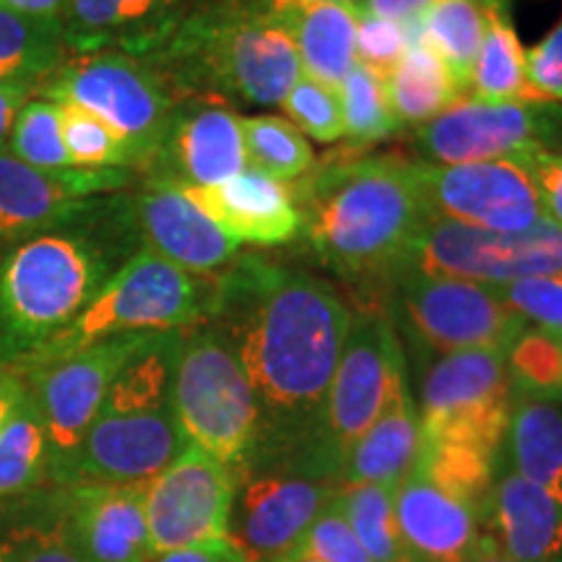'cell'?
<instances>
[{
  "mask_svg": "<svg viewBox=\"0 0 562 562\" xmlns=\"http://www.w3.org/2000/svg\"><path fill=\"white\" fill-rule=\"evenodd\" d=\"M495 0H435L419 21V37L446 63L461 91H469L472 70L487 32Z\"/></svg>",
  "mask_w": 562,
  "mask_h": 562,
  "instance_id": "cell-29",
  "label": "cell"
},
{
  "mask_svg": "<svg viewBox=\"0 0 562 562\" xmlns=\"http://www.w3.org/2000/svg\"><path fill=\"white\" fill-rule=\"evenodd\" d=\"M248 167L243 117L220 100H180L157 151L138 175L154 188H206Z\"/></svg>",
  "mask_w": 562,
  "mask_h": 562,
  "instance_id": "cell-18",
  "label": "cell"
},
{
  "mask_svg": "<svg viewBox=\"0 0 562 562\" xmlns=\"http://www.w3.org/2000/svg\"><path fill=\"white\" fill-rule=\"evenodd\" d=\"M302 554L321 562H372L368 550L360 544V539L351 531V526L341 516L339 508H336L334 501L313 521Z\"/></svg>",
  "mask_w": 562,
  "mask_h": 562,
  "instance_id": "cell-42",
  "label": "cell"
},
{
  "mask_svg": "<svg viewBox=\"0 0 562 562\" xmlns=\"http://www.w3.org/2000/svg\"><path fill=\"white\" fill-rule=\"evenodd\" d=\"M123 209L138 250L195 277H216L240 256L243 245L178 188L146 186L138 193H123Z\"/></svg>",
  "mask_w": 562,
  "mask_h": 562,
  "instance_id": "cell-21",
  "label": "cell"
},
{
  "mask_svg": "<svg viewBox=\"0 0 562 562\" xmlns=\"http://www.w3.org/2000/svg\"><path fill=\"white\" fill-rule=\"evenodd\" d=\"M396 529L414 562H472L490 542L484 510L414 463L396 490Z\"/></svg>",
  "mask_w": 562,
  "mask_h": 562,
  "instance_id": "cell-22",
  "label": "cell"
},
{
  "mask_svg": "<svg viewBox=\"0 0 562 562\" xmlns=\"http://www.w3.org/2000/svg\"><path fill=\"white\" fill-rule=\"evenodd\" d=\"M172 404L186 442L235 476L248 472L261 446V409L235 349L214 323L182 334Z\"/></svg>",
  "mask_w": 562,
  "mask_h": 562,
  "instance_id": "cell-8",
  "label": "cell"
},
{
  "mask_svg": "<svg viewBox=\"0 0 562 562\" xmlns=\"http://www.w3.org/2000/svg\"><path fill=\"white\" fill-rule=\"evenodd\" d=\"M526 81L537 102L562 104V16L526 50Z\"/></svg>",
  "mask_w": 562,
  "mask_h": 562,
  "instance_id": "cell-43",
  "label": "cell"
},
{
  "mask_svg": "<svg viewBox=\"0 0 562 562\" xmlns=\"http://www.w3.org/2000/svg\"><path fill=\"white\" fill-rule=\"evenodd\" d=\"M297 562H321V560H315V558H307V554H302V558H300Z\"/></svg>",
  "mask_w": 562,
  "mask_h": 562,
  "instance_id": "cell-52",
  "label": "cell"
},
{
  "mask_svg": "<svg viewBox=\"0 0 562 562\" xmlns=\"http://www.w3.org/2000/svg\"><path fill=\"white\" fill-rule=\"evenodd\" d=\"M385 91L398 128H419L463 97L451 70L419 34H414L409 50L385 76Z\"/></svg>",
  "mask_w": 562,
  "mask_h": 562,
  "instance_id": "cell-27",
  "label": "cell"
},
{
  "mask_svg": "<svg viewBox=\"0 0 562 562\" xmlns=\"http://www.w3.org/2000/svg\"><path fill=\"white\" fill-rule=\"evenodd\" d=\"M414 26L398 24V21H391V19L368 16V13L357 11V42H355L357 63L364 68L375 70L378 76H383L385 79V76L398 66V60L404 58L406 50H409L414 40L412 34Z\"/></svg>",
  "mask_w": 562,
  "mask_h": 562,
  "instance_id": "cell-41",
  "label": "cell"
},
{
  "mask_svg": "<svg viewBox=\"0 0 562 562\" xmlns=\"http://www.w3.org/2000/svg\"><path fill=\"white\" fill-rule=\"evenodd\" d=\"M151 562H248V560H245V554L240 550H237L235 542L222 539V542L186 547V550L157 554Z\"/></svg>",
  "mask_w": 562,
  "mask_h": 562,
  "instance_id": "cell-47",
  "label": "cell"
},
{
  "mask_svg": "<svg viewBox=\"0 0 562 562\" xmlns=\"http://www.w3.org/2000/svg\"><path fill=\"white\" fill-rule=\"evenodd\" d=\"M9 154L40 170H70L74 161L63 140L58 104L50 100L26 104L13 123Z\"/></svg>",
  "mask_w": 562,
  "mask_h": 562,
  "instance_id": "cell-38",
  "label": "cell"
},
{
  "mask_svg": "<svg viewBox=\"0 0 562 562\" xmlns=\"http://www.w3.org/2000/svg\"><path fill=\"white\" fill-rule=\"evenodd\" d=\"M0 562H83L55 521L47 484L0 503Z\"/></svg>",
  "mask_w": 562,
  "mask_h": 562,
  "instance_id": "cell-30",
  "label": "cell"
},
{
  "mask_svg": "<svg viewBox=\"0 0 562 562\" xmlns=\"http://www.w3.org/2000/svg\"><path fill=\"white\" fill-rule=\"evenodd\" d=\"M516 165L531 178L547 220L562 227V140L552 146H539L518 159Z\"/></svg>",
  "mask_w": 562,
  "mask_h": 562,
  "instance_id": "cell-44",
  "label": "cell"
},
{
  "mask_svg": "<svg viewBox=\"0 0 562 562\" xmlns=\"http://www.w3.org/2000/svg\"><path fill=\"white\" fill-rule=\"evenodd\" d=\"M472 562H518V560H513V558H508V554H505V552L497 550L495 542H492V539H490V542L484 544V550H482L480 554H476V558H474Z\"/></svg>",
  "mask_w": 562,
  "mask_h": 562,
  "instance_id": "cell-51",
  "label": "cell"
},
{
  "mask_svg": "<svg viewBox=\"0 0 562 562\" xmlns=\"http://www.w3.org/2000/svg\"><path fill=\"white\" fill-rule=\"evenodd\" d=\"M435 0H357V11L368 13V16L391 19L398 24L414 26L419 24L422 16L430 11Z\"/></svg>",
  "mask_w": 562,
  "mask_h": 562,
  "instance_id": "cell-46",
  "label": "cell"
},
{
  "mask_svg": "<svg viewBox=\"0 0 562 562\" xmlns=\"http://www.w3.org/2000/svg\"><path fill=\"white\" fill-rule=\"evenodd\" d=\"M50 448L42 422L37 398L26 389V396L0 432V503L45 487Z\"/></svg>",
  "mask_w": 562,
  "mask_h": 562,
  "instance_id": "cell-32",
  "label": "cell"
},
{
  "mask_svg": "<svg viewBox=\"0 0 562 562\" xmlns=\"http://www.w3.org/2000/svg\"><path fill=\"white\" fill-rule=\"evenodd\" d=\"M182 193L240 245L277 248L300 237V211L290 186L250 165L220 186L182 188Z\"/></svg>",
  "mask_w": 562,
  "mask_h": 562,
  "instance_id": "cell-23",
  "label": "cell"
},
{
  "mask_svg": "<svg viewBox=\"0 0 562 562\" xmlns=\"http://www.w3.org/2000/svg\"><path fill=\"white\" fill-rule=\"evenodd\" d=\"M396 490L398 484H341L334 495V505L347 518L372 562H398L404 558L396 529Z\"/></svg>",
  "mask_w": 562,
  "mask_h": 562,
  "instance_id": "cell-33",
  "label": "cell"
},
{
  "mask_svg": "<svg viewBox=\"0 0 562 562\" xmlns=\"http://www.w3.org/2000/svg\"><path fill=\"white\" fill-rule=\"evenodd\" d=\"M414 175L432 220L490 232H524L547 220L537 188L516 161H414Z\"/></svg>",
  "mask_w": 562,
  "mask_h": 562,
  "instance_id": "cell-17",
  "label": "cell"
},
{
  "mask_svg": "<svg viewBox=\"0 0 562 562\" xmlns=\"http://www.w3.org/2000/svg\"><path fill=\"white\" fill-rule=\"evenodd\" d=\"M243 138L248 165L273 180L290 182L305 178L315 167V151L302 133L277 115L243 117Z\"/></svg>",
  "mask_w": 562,
  "mask_h": 562,
  "instance_id": "cell-34",
  "label": "cell"
},
{
  "mask_svg": "<svg viewBox=\"0 0 562 562\" xmlns=\"http://www.w3.org/2000/svg\"><path fill=\"white\" fill-rule=\"evenodd\" d=\"M180 339L157 334L123 364L79 451L55 484L149 482L182 448L172 391Z\"/></svg>",
  "mask_w": 562,
  "mask_h": 562,
  "instance_id": "cell-5",
  "label": "cell"
},
{
  "mask_svg": "<svg viewBox=\"0 0 562 562\" xmlns=\"http://www.w3.org/2000/svg\"><path fill=\"white\" fill-rule=\"evenodd\" d=\"M562 140V104H484L463 97L412 133L422 165L518 161L539 146Z\"/></svg>",
  "mask_w": 562,
  "mask_h": 562,
  "instance_id": "cell-13",
  "label": "cell"
},
{
  "mask_svg": "<svg viewBox=\"0 0 562 562\" xmlns=\"http://www.w3.org/2000/svg\"><path fill=\"white\" fill-rule=\"evenodd\" d=\"M281 108L286 112V121L305 138L318 140V144H334V140L344 138L339 89L300 76L290 94L281 102Z\"/></svg>",
  "mask_w": 562,
  "mask_h": 562,
  "instance_id": "cell-39",
  "label": "cell"
},
{
  "mask_svg": "<svg viewBox=\"0 0 562 562\" xmlns=\"http://www.w3.org/2000/svg\"><path fill=\"white\" fill-rule=\"evenodd\" d=\"M263 5L266 13H271L273 19L284 16L294 9H302V5H313V3H357V0H258Z\"/></svg>",
  "mask_w": 562,
  "mask_h": 562,
  "instance_id": "cell-50",
  "label": "cell"
},
{
  "mask_svg": "<svg viewBox=\"0 0 562 562\" xmlns=\"http://www.w3.org/2000/svg\"><path fill=\"white\" fill-rule=\"evenodd\" d=\"M37 97V87L19 81H0V154L9 151V140L13 123H16L19 112Z\"/></svg>",
  "mask_w": 562,
  "mask_h": 562,
  "instance_id": "cell-45",
  "label": "cell"
},
{
  "mask_svg": "<svg viewBox=\"0 0 562 562\" xmlns=\"http://www.w3.org/2000/svg\"><path fill=\"white\" fill-rule=\"evenodd\" d=\"M0 5L16 13H24V16L63 21L68 0H0Z\"/></svg>",
  "mask_w": 562,
  "mask_h": 562,
  "instance_id": "cell-49",
  "label": "cell"
},
{
  "mask_svg": "<svg viewBox=\"0 0 562 562\" xmlns=\"http://www.w3.org/2000/svg\"><path fill=\"white\" fill-rule=\"evenodd\" d=\"M180 0H68L63 40L68 53L144 55L178 19Z\"/></svg>",
  "mask_w": 562,
  "mask_h": 562,
  "instance_id": "cell-24",
  "label": "cell"
},
{
  "mask_svg": "<svg viewBox=\"0 0 562 562\" xmlns=\"http://www.w3.org/2000/svg\"><path fill=\"white\" fill-rule=\"evenodd\" d=\"M398 562H414V560H409V558H402Z\"/></svg>",
  "mask_w": 562,
  "mask_h": 562,
  "instance_id": "cell-53",
  "label": "cell"
},
{
  "mask_svg": "<svg viewBox=\"0 0 562 562\" xmlns=\"http://www.w3.org/2000/svg\"><path fill=\"white\" fill-rule=\"evenodd\" d=\"M339 97L344 110V138H349L351 149H368L398 131L389 91H385V79L375 70L355 63L347 79L341 81Z\"/></svg>",
  "mask_w": 562,
  "mask_h": 562,
  "instance_id": "cell-36",
  "label": "cell"
},
{
  "mask_svg": "<svg viewBox=\"0 0 562 562\" xmlns=\"http://www.w3.org/2000/svg\"><path fill=\"white\" fill-rule=\"evenodd\" d=\"M472 100L484 104L537 102L526 81V50L513 24L508 0H495L472 70Z\"/></svg>",
  "mask_w": 562,
  "mask_h": 562,
  "instance_id": "cell-28",
  "label": "cell"
},
{
  "mask_svg": "<svg viewBox=\"0 0 562 562\" xmlns=\"http://www.w3.org/2000/svg\"><path fill=\"white\" fill-rule=\"evenodd\" d=\"M211 302L214 277H195L149 250H138L66 328L13 370L26 375L115 336L186 331L209 321Z\"/></svg>",
  "mask_w": 562,
  "mask_h": 562,
  "instance_id": "cell-6",
  "label": "cell"
},
{
  "mask_svg": "<svg viewBox=\"0 0 562 562\" xmlns=\"http://www.w3.org/2000/svg\"><path fill=\"white\" fill-rule=\"evenodd\" d=\"M339 484L290 467H258L237 476L229 542L248 562H297L305 537Z\"/></svg>",
  "mask_w": 562,
  "mask_h": 562,
  "instance_id": "cell-14",
  "label": "cell"
},
{
  "mask_svg": "<svg viewBox=\"0 0 562 562\" xmlns=\"http://www.w3.org/2000/svg\"><path fill=\"white\" fill-rule=\"evenodd\" d=\"M26 378L19 375L16 370L0 368V432L3 427L9 425V419L16 412V406L21 404V398L26 396Z\"/></svg>",
  "mask_w": 562,
  "mask_h": 562,
  "instance_id": "cell-48",
  "label": "cell"
},
{
  "mask_svg": "<svg viewBox=\"0 0 562 562\" xmlns=\"http://www.w3.org/2000/svg\"><path fill=\"white\" fill-rule=\"evenodd\" d=\"M58 104L63 140L74 167L83 170H136V159L128 144L108 123L91 115L79 104Z\"/></svg>",
  "mask_w": 562,
  "mask_h": 562,
  "instance_id": "cell-37",
  "label": "cell"
},
{
  "mask_svg": "<svg viewBox=\"0 0 562 562\" xmlns=\"http://www.w3.org/2000/svg\"><path fill=\"white\" fill-rule=\"evenodd\" d=\"M37 97L79 104L108 123L128 144L136 170L157 151L180 102L149 63L123 50L68 53Z\"/></svg>",
  "mask_w": 562,
  "mask_h": 562,
  "instance_id": "cell-9",
  "label": "cell"
},
{
  "mask_svg": "<svg viewBox=\"0 0 562 562\" xmlns=\"http://www.w3.org/2000/svg\"><path fill=\"white\" fill-rule=\"evenodd\" d=\"M149 336L151 334L115 336V339L91 344L47 368L26 372V385L37 398L47 430V448H50L47 484L60 480L63 469L68 467L81 440L87 438L89 427L94 425L115 375Z\"/></svg>",
  "mask_w": 562,
  "mask_h": 562,
  "instance_id": "cell-15",
  "label": "cell"
},
{
  "mask_svg": "<svg viewBox=\"0 0 562 562\" xmlns=\"http://www.w3.org/2000/svg\"><path fill=\"white\" fill-rule=\"evenodd\" d=\"M133 252L123 191L0 252V368L13 370L66 328Z\"/></svg>",
  "mask_w": 562,
  "mask_h": 562,
  "instance_id": "cell-2",
  "label": "cell"
},
{
  "mask_svg": "<svg viewBox=\"0 0 562 562\" xmlns=\"http://www.w3.org/2000/svg\"><path fill=\"white\" fill-rule=\"evenodd\" d=\"M300 237L336 277L391 279L419 229L432 220L414 161L402 157H341L290 182Z\"/></svg>",
  "mask_w": 562,
  "mask_h": 562,
  "instance_id": "cell-3",
  "label": "cell"
},
{
  "mask_svg": "<svg viewBox=\"0 0 562 562\" xmlns=\"http://www.w3.org/2000/svg\"><path fill=\"white\" fill-rule=\"evenodd\" d=\"M492 290L513 313L521 315L526 326L562 339V273L492 284Z\"/></svg>",
  "mask_w": 562,
  "mask_h": 562,
  "instance_id": "cell-40",
  "label": "cell"
},
{
  "mask_svg": "<svg viewBox=\"0 0 562 562\" xmlns=\"http://www.w3.org/2000/svg\"><path fill=\"white\" fill-rule=\"evenodd\" d=\"M277 19L292 34L302 76L339 89L357 63V5L313 3Z\"/></svg>",
  "mask_w": 562,
  "mask_h": 562,
  "instance_id": "cell-26",
  "label": "cell"
},
{
  "mask_svg": "<svg viewBox=\"0 0 562 562\" xmlns=\"http://www.w3.org/2000/svg\"><path fill=\"white\" fill-rule=\"evenodd\" d=\"M235 490L232 469L188 442L170 467L146 482L144 510L154 558L229 539Z\"/></svg>",
  "mask_w": 562,
  "mask_h": 562,
  "instance_id": "cell-16",
  "label": "cell"
},
{
  "mask_svg": "<svg viewBox=\"0 0 562 562\" xmlns=\"http://www.w3.org/2000/svg\"><path fill=\"white\" fill-rule=\"evenodd\" d=\"M136 180L133 170H40L0 154V252L74 220L91 199L121 193Z\"/></svg>",
  "mask_w": 562,
  "mask_h": 562,
  "instance_id": "cell-19",
  "label": "cell"
},
{
  "mask_svg": "<svg viewBox=\"0 0 562 562\" xmlns=\"http://www.w3.org/2000/svg\"><path fill=\"white\" fill-rule=\"evenodd\" d=\"M146 482L47 484V501L70 550L83 562H151Z\"/></svg>",
  "mask_w": 562,
  "mask_h": 562,
  "instance_id": "cell-20",
  "label": "cell"
},
{
  "mask_svg": "<svg viewBox=\"0 0 562 562\" xmlns=\"http://www.w3.org/2000/svg\"><path fill=\"white\" fill-rule=\"evenodd\" d=\"M209 323L229 339L261 409L250 469L290 467L318 425L351 326L349 305L313 273L237 256L214 277Z\"/></svg>",
  "mask_w": 562,
  "mask_h": 562,
  "instance_id": "cell-1",
  "label": "cell"
},
{
  "mask_svg": "<svg viewBox=\"0 0 562 562\" xmlns=\"http://www.w3.org/2000/svg\"><path fill=\"white\" fill-rule=\"evenodd\" d=\"M404 381V347L393 321L372 311L351 315L318 425L290 469L339 484L351 446L381 417L393 391Z\"/></svg>",
  "mask_w": 562,
  "mask_h": 562,
  "instance_id": "cell-7",
  "label": "cell"
},
{
  "mask_svg": "<svg viewBox=\"0 0 562 562\" xmlns=\"http://www.w3.org/2000/svg\"><path fill=\"white\" fill-rule=\"evenodd\" d=\"M396 273L456 277L480 284L562 273V227L544 220L524 232H490L430 220L419 229Z\"/></svg>",
  "mask_w": 562,
  "mask_h": 562,
  "instance_id": "cell-11",
  "label": "cell"
},
{
  "mask_svg": "<svg viewBox=\"0 0 562 562\" xmlns=\"http://www.w3.org/2000/svg\"><path fill=\"white\" fill-rule=\"evenodd\" d=\"M178 100L284 102L302 76L290 30L258 0H216L178 16L144 55Z\"/></svg>",
  "mask_w": 562,
  "mask_h": 562,
  "instance_id": "cell-4",
  "label": "cell"
},
{
  "mask_svg": "<svg viewBox=\"0 0 562 562\" xmlns=\"http://www.w3.org/2000/svg\"><path fill=\"white\" fill-rule=\"evenodd\" d=\"M396 311L406 334L430 355H453L469 349H508L526 328L521 315L497 297L492 284L396 273Z\"/></svg>",
  "mask_w": 562,
  "mask_h": 562,
  "instance_id": "cell-12",
  "label": "cell"
},
{
  "mask_svg": "<svg viewBox=\"0 0 562 562\" xmlns=\"http://www.w3.org/2000/svg\"><path fill=\"white\" fill-rule=\"evenodd\" d=\"M419 451V409L409 378L393 391L372 425L351 446L339 484H402Z\"/></svg>",
  "mask_w": 562,
  "mask_h": 562,
  "instance_id": "cell-25",
  "label": "cell"
},
{
  "mask_svg": "<svg viewBox=\"0 0 562 562\" xmlns=\"http://www.w3.org/2000/svg\"><path fill=\"white\" fill-rule=\"evenodd\" d=\"M508 349L435 355L419 383V440L453 442L501 459L513 406Z\"/></svg>",
  "mask_w": 562,
  "mask_h": 562,
  "instance_id": "cell-10",
  "label": "cell"
},
{
  "mask_svg": "<svg viewBox=\"0 0 562 562\" xmlns=\"http://www.w3.org/2000/svg\"><path fill=\"white\" fill-rule=\"evenodd\" d=\"M68 58L63 24L34 19L0 5V81L42 87V81Z\"/></svg>",
  "mask_w": 562,
  "mask_h": 562,
  "instance_id": "cell-31",
  "label": "cell"
},
{
  "mask_svg": "<svg viewBox=\"0 0 562 562\" xmlns=\"http://www.w3.org/2000/svg\"><path fill=\"white\" fill-rule=\"evenodd\" d=\"M513 398L562 406V339L526 326L505 351Z\"/></svg>",
  "mask_w": 562,
  "mask_h": 562,
  "instance_id": "cell-35",
  "label": "cell"
}]
</instances>
